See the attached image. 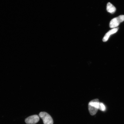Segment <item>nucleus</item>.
Here are the masks:
<instances>
[{
    "label": "nucleus",
    "instance_id": "obj_1",
    "mask_svg": "<svg viewBox=\"0 0 124 124\" xmlns=\"http://www.w3.org/2000/svg\"><path fill=\"white\" fill-rule=\"evenodd\" d=\"M100 103L98 99H94L89 102L88 109L91 115L93 116L96 114L99 109Z\"/></svg>",
    "mask_w": 124,
    "mask_h": 124
},
{
    "label": "nucleus",
    "instance_id": "obj_2",
    "mask_svg": "<svg viewBox=\"0 0 124 124\" xmlns=\"http://www.w3.org/2000/svg\"><path fill=\"white\" fill-rule=\"evenodd\" d=\"M124 21V15H121L113 18L110 22L109 27L111 28H114L118 26L120 23Z\"/></svg>",
    "mask_w": 124,
    "mask_h": 124
},
{
    "label": "nucleus",
    "instance_id": "obj_3",
    "mask_svg": "<svg viewBox=\"0 0 124 124\" xmlns=\"http://www.w3.org/2000/svg\"><path fill=\"white\" fill-rule=\"evenodd\" d=\"M39 117L42 119L44 124H53V120L51 116L48 113L41 112L39 113Z\"/></svg>",
    "mask_w": 124,
    "mask_h": 124
},
{
    "label": "nucleus",
    "instance_id": "obj_4",
    "mask_svg": "<svg viewBox=\"0 0 124 124\" xmlns=\"http://www.w3.org/2000/svg\"><path fill=\"white\" fill-rule=\"evenodd\" d=\"M39 117L36 115L29 116L25 120L26 123L27 124H35L38 123L39 120Z\"/></svg>",
    "mask_w": 124,
    "mask_h": 124
},
{
    "label": "nucleus",
    "instance_id": "obj_5",
    "mask_svg": "<svg viewBox=\"0 0 124 124\" xmlns=\"http://www.w3.org/2000/svg\"><path fill=\"white\" fill-rule=\"evenodd\" d=\"M118 29V27L116 28L108 31L107 33L105 34L104 37L103 39V42H106L107 41L110 36L113 34L116 33Z\"/></svg>",
    "mask_w": 124,
    "mask_h": 124
},
{
    "label": "nucleus",
    "instance_id": "obj_6",
    "mask_svg": "<svg viewBox=\"0 0 124 124\" xmlns=\"http://www.w3.org/2000/svg\"><path fill=\"white\" fill-rule=\"evenodd\" d=\"M107 10L108 12L111 14H113L116 12V8L113 5L110 3L108 2L107 4Z\"/></svg>",
    "mask_w": 124,
    "mask_h": 124
},
{
    "label": "nucleus",
    "instance_id": "obj_7",
    "mask_svg": "<svg viewBox=\"0 0 124 124\" xmlns=\"http://www.w3.org/2000/svg\"><path fill=\"white\" fill-rule=\"evenodd\" d=\"M99 109L102 111H104L106 109V107L104 104L102 103H100L99 104Z\"/></svg>",
    "mask_w": 124,
    "mask_h": 124
}]
</instances>
